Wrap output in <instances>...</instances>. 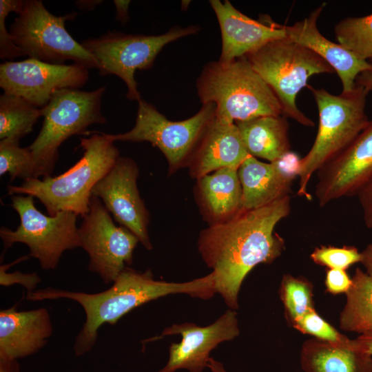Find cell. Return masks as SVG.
<instances>
[{
  "mask_svg": "<svg viewBox=\"0 0 372 372\" xmlns=\"http://www.w3.org/2000/svg\"><path fill=\"white\" fill-rule=\"evenodd\" d=\"M101 0H80L75 2V5L81 10H91L101 3Z\"/></svg>",
  "mask_w": 372,
  "mask_h": 372,
  "instance_id": "42",
  "label": "cell"
},
{
  "mask_svg": "<svg viewBox=\"0 0 372 372\" xmlns=\"http://www.w3.org/2000/svg\"><path fill=\"white\" fill-rule=\"evenodd\" d=\"M77 13L55 16L39 0H25L10 28L14 44L25 56L52 64L67 61L99 69L94 57L69 34L65 23Z\"/></svg>",
  "mask_w": 372,
  "mask_h": 372,
  "instance_id": "8",
  "label": "cell"
},
{
  "mask_svg": "<svg viewBox=\"0 0 372 372\" xmlns=\"http://www.w3.org/2000/svg\"><path fill=\"white\" fill-rule=\"evenodd\" d=\"M222 37L220 61L246 56L269 41L286 37L280 24L268 15L254 20L238 10L230 1L211 0Z\"/></svg>",
  "mask_w": 372,
  "mask_h": 372,
  "instance_id": "17",
  "label": "cell"
},
{
  "mask_svg": "<svg viewBox=\"0 0 372 372\" xmlns=\"http://www.w3.org/2000/svg\"><path fill=\"white\" fill-rule=\"evenodd\" d=\"M216 293L212 272L185 282L157 280L150 269L137 271L126 267L108 289L88 293L47 287L26 295L30 301L70 299L83 309L85 322L74 343L76 356H81L94 347L100 327L105 323L114 325L132 309L169 294L186 293L194 298L209 299Z\"/></svg>",
  "mask_w": 372,
  "mask_h": 372,
  "instance_id": "2",
  "label": "cell"
},
{
  "mask_svg": "<svg viewBox=\"0 0 372 372\" xmlns=\"http://www.w3.org/2000/svg\"><path fill=\"white\" fill-rule=\"evenodd\" d=\"M356 85L364 87L368 92L372 91V70L359 74L356 79Z\"/></svg>",
  "mask_w": 372,
  "mask_h": 372,
  "instance_id": "41",
  "label": "cell"
},
{
  "mask_svg": "<svg viewBox=\"0 0 372 372\" xmlns=\"http://www.w3.org/2000/svg\"><path fill=\"white\" fill-rule=\"evenodd\" d=\"M53 333L47 309L17 311L16 305L0 311V358L18 360L39 351Z\"/></svg>",
  "mask_w": 372,
  "mask_h": 372,
  "instance_id": "19",
  "label": "cell"
},
{
  "mask_svg": "<svg viewBox=\"0 0 372 372\" xmlns=\"http://www.w3.org/2000/svg\"><path fill=\"white\" fill-rule=\"evenodd\" d=\"M279 293L284 304L286 319L292 327L306 313L314 308L313 285L303 277L296 278L285 274Z\"/></svg>",
  "mask_w": 372,
  "mask_h": 372,
  "instance_id": "28",
  "label": "cell"
},
{
  "mask_svg": "<svg viewBox=\"0 0 372 372\" xmlns=\"http://www.w3.org/2000/svg\"><path fill=\"white\" fill-rule=\"evenodd\" d=\"M82 247L88 254V269L105 284L114 282L130 265L139 241L127 228L116 226L103 202L92 196L90 210L78 228Z\"/></svg>",
  "mask_w": 372,
  "mask_h": 372,
  "instance_id": "12",
  "label": "cell"
},
{
  "mask_svg": "<svg viewBox=\"0 0 372 372\" xmlns=\"http://www.w3.org/2000/svg\"><path fill=\"white\" fill-rule=\"evenodd\" d=\"M138 103L134 127L125 133L108 134L110 138L114 142H149L165 155L169 174L187 167L200 140L215 118V104H203L193 116L172 121L142 99Z\"/></svg>",
  "mask_w": 372,
  "mask_h": 372,
  "instance_id": "10",
  "label": "cell"
},
{
  "mask_svg": "<svg viewBox=\"0 0 372 372\" xmlns=\"http://www.w3.org/2000/svg\"><path fill=\"white\" fill-rule=\"evenodd\" d=\"M345 293L346 304L340 316V327L360 334L372 331V275L357 268Z\"/></svg>",
  "mask_w": 372,
  "mask_h": 372,
  "instance_id": "25",
  "label": "cell"
},
{
  "mask_svg": "<svg viewBox=\"0 0 372 372\" xmlns=\"http://www.w3.org/2000/svg\"><path fill=\"white\" fill-rule=\"evenodd\" d=\"M105 87L93 91L65 88L56 91L42 110L41 130L28 146L35 163L36 178L51 176L61 145L74 135L87 134L93 124H105L101 112Z\"/></svg>",
  "mask_w": 372,
  "mask_h": 372,
  "instance_id": "7",
  "label": "cell"
},
{
  "mask_svg": "<svg viewBox=\"0 0 372 372\" xmlns=\"http://www.w3.org/2000/svg\"><path fill=\"white\" fill-rule=\"evenodd\" d=\"M23 0H0V58L14 59L25 56L22 50L14 43L6 27V19L10 12L19 14L24 4Z\"/></svg>",
  "mask_w": 372,
  "mask_h": 372,
  "instance_id": "32",
  "label": "cell"
},
{
  "mask_svg": "<svg viewBox=\"0 0 372 372\" xmlns=\"http://www.w3.org/2000/svg\"><path fill=\"white\" fill-rule=\"evenodd\" d=\"M249 155L274 162L291 151L289 124L282 115L262 116L235 123Z\"/></svg>",
  "mask_w": 372,
  "mask_h": 372,
  "instance_id": "24",
  "label": "cell"
},
{
  "mask_svg": "<svg viewBox=\"0 0 372 372\" xmlns=\"http://www.w3.org/2000/svg\"><path fill=\"white\" fill-rule=\"evenodd\" d=\"M249 156L236 124L215 117L200 140L187 167L190 176L198 179L221 168L238 169Z\"/></svg>",
  "mask_w": 372,
  "mask_h": 372,
  "instance_id": "20",
  "label": "cell"
},
{
  "mask_svg": "<svg viewBox=\"0 0 372 372\" xmlns=\"http://www.w3.org/2000/svg\"><path fill=\"white\" fill-rule=\"evenodd\" d=\"M242 187V210L267 205L289 195L291 180L284 177L272 163L249 156L238 169Z\"/></svg>",
  "mask_w": 372,
  "mask_h": 372,
  "instance_id": "23",
  "label": "cell"
},
{
  "mask_svg": "<svg viewBox=\"0 0 372 372\" xmlns=\"http://www.w3.org/2000/svg\"><path fill=\"white\" fill-rule=\"evenodd\" d=\"M300 364L304 372H372V356L350 339L341 343L307 340L302 346Z\"/></svg>",
  "mask_w": 372,
  "mask_h": 372,
  "instance_id": "22",
  "label": "cell"
},
{
  "mask_svg": "<svg viewBox=\"0 0 372 372\" xmlns=\"http://www.w3.org/2000/svg\"><path fill=\"white\" fill-rule=\"evenodd\" d=\"M207 367L209 368L212 372H227L220 362L212 358H209L207 362Z\"/></svg>",
  "mask_w": 372,
  "mask_h": 372,
  "instance_id": "43",
  "label": "cell"
},
{
  "mask_svg": "<svg viewBox=\"0 0 372 372\" xmlns=\"http://www.w3.org/2000/svg\"><path fill=\"white\" fill-rule=\"evenodd\" d=\"M199 30L198 26L189 25L175 26L159 35L110 31L98 38L86 39L81 45L98 62L99 74L121 78L127 87V98L138 102L141 97L134 78L135 72L151 68L156 56L167 44Z\"/></svg>",
  "mask_w": 372,
  "mask_h": 372,
  "instance_id": "11",
  "label": "cell"
},
{
  "mask_svg": "<svg viewBox=\"0 0 372 372\" xmlns=\"http://www.w3.org/2000/svg\"><path fill=\"white\" fill-rule=\"evenodd\" d=\"M316 173L315 194L320 207L357 196L372 178V120L344 151Z\"/></svg>",
  "mask_w": 372,
  "mask_h": 372,
  "instance_id": "15",
  "label": "cell"
},
{
  "mask_svg": "<svg viewBox=\"0 0 372 372\" xmlns=\"http://www.w3.org/2000/svg\"><path fill=\"white\" fill-rule=\"evenodd\" d=\"M324 284L327 291L330 293H346L351 286L352 279L346 270L328 269Z\"/></svg>",
  "mask_w": 372,
  "mask_h": 372,
  "instance_id": "34",
  "label": "cell"
},
{
  "mask_svg": "<svg viewBox=\"0 0 372 372\" xmlns=\"http://www.w3.org/2000/svg\"><path fill=\"white\" fill-rule=\"evenodd\" d=\"M317 105L319 116L316 139L300 161L297 194L311 200L307 186L313 173L344 151L366 127L365 112L368 92L357 85L351 91L335 95L324 88L307 85Z\"/></svg>",
  "mask_w": 372,
  "mask_h": 372,
  "instance_id": "5",
  "label": "cell"
},
{
  "mask_svg": "<svg viewBox=\"0 0 372 372\" xmlns=\"http://www.w3.org/2000/svg\"><path fill=\"white\" fill-rule=\"evenodd\" d=\"M310 258L317 265L328 269L347 270L350 266L361 262V252L353 246H320L316 247Z\"/></svg>",
  "mask_w": 372,
  "mask_h": 372,
  "instance_id": "30",
  "label": "cell"
},
{
  "mask_svg": "<svg viewBox=\"0 0 372 372\" xmlns=\"http://www.w3.org/2000/svg\"><path fill=\"white\" fill-rule=\"evenodd\" d=\"M300 161L298 156L290 151L272 163L284 177L293 181L298 176Z\"/></svg>",
  "mask_w": 372,
  "mask_h": 372,
  "instance_id": "35",
  "label": "cell"
},
{
  "mask_svg": "<svg viewBox=\"0 0 372 372\" xmlns=\"http://www.w3.org/2000/svg\"><path fill=\"white\" fill-rule=\"evenodd\" d=\"M194 196L209 226L230 220L242 211L238 169L221 168L196 179Z\"/></svg>",
  "mask_w": 372,
  "mask_h": 372,
  "instance_id": "21",
  "label": "cell"
},
{
  "mask_svg": "<svg viewBox=\"0 0 372 372\" xmlns=\"http://www.w3.org/2000/svg\"><path fill=\"white\" fill-rule=\"evenodd\" d=\"M246 59L271 89L281 107L282 114L306 127L314 123L297 106L296 98L309 78L333 69L310 49L287 37L269 41Z\"/></svg>",
  "mask_w": 372,
  "mask_h": 372,
  "instance_id": "6",
  "label": "cell"
},
{
  "mask_svg": "<svg viewBox=\"0 0 372 372\" xmlns=\"http://www.w3.org/2000/svg\"><path fill=\"white\" fill-rule=\"evenodd\" d=\"M324 7L325 3H322L302 20L291 25H280V27L288 39L310 49L324 60L339 76L342 92H348L356 87L359 74L372 70V63L360 59L340 44L321 34L317 22Z\"/></svg>",
  "mask_w": 372,
  "mask_h": 372,
  "instance_id": "18",
  "label": "cell"
},
{
  "mask_svg": "<svg viewBox=\"0 0 372 372\" xmlns=\"http://www.w3.org/2000/svg\"><path fill=\"white\" fill-rule=\"evenodd\" d=\"M239 333L237 313L231 309L207 327L189 322L172 324L163 330L161 336L178 334L182 340L170 345L168 361L157 372L179 369L203 372L207 367L210 352L220 343L232 340Z\"/></svg>",
  "mask_w": 372,
  "mask_h": 372,
  "instance_id": "16",
  "label": "cell"
},
{
  "mask_svg": "<svg viewBox=\"0 0 372 372\" xmlns=\"http://www.w3.org/2000/svg\"><path fill=\"white\" fill-rule=\"evenodd\" d=\"M362 210L366 226L372 228V178L362 187L357 194Z\"/></svg>",
  "mask_w": 372,
  "mask_h": 372,
  "instance_id": "36",
  "label": "cell"
},
{
  "mask_svg": "<svg viewBox=\"0 0 372 372\" xmlns=\"http://www.w3.org/2000/svg\"><path fill=\"white\" fill-rule=\"evenodd\" d=\"M0 372H20L17 360L0 358Z\"/></svg>",
  "mask_w": 372,
  "mask_h": 372,
  "instance_id": "40",
  "label": "cell"
},
{
  "mask_svg": "<svg viewBox=\"0 0 372 372\" xmlns=\"http://www.w3.org/2000/svg\"><path fill=\"white\" fill-rule=\"evenodd\" d=\"M196 89L201 103H214L215 117L223 122L282 115L276 95L245 56L207 63Z\"/></svg>",
  "mask_w": 372,
  "mask_h": 372,
  "instance_id": "4",
  "label": "cell"
},
{
  "mask_svg": "<svg viewBox=\"0 0 372 372\" xmlns=\"http://www.w3.org/2000/svg\"><path fill=\"white\" fill-rule=\"evenodd\" d=\"M81 158L65 172L8 185L10 196L21 194L37 198L50 216L62 211H72L83 218L90 210L92 190L120 157L119 150L108 134L97 133L81 138Z\"/></svg>",
  "mask_w": 372,
  "mask_h": 372,
  "instance_id": "3",
  "label": "cell"
},
{
  "mask_svg": "<svg viewBox=\"0 0 372 372\" xmlns=\"http://www.w3.org/2000/svg\"><path fill=\"white\" fill-rule=\"evenodd\" d=\"M11 201L20 224L14 231L1 227L5 250L14 243H23L29 248V256L37 259L41 269L53 270L64 251L81 247L76 214L62 211L54 216L45 215L35 207L34 197L28 195H12Z\"/></svg>",
  "mask_w": 372,
  "mask_h": 372,
  "instance_id": "9",
  "label": "cell"
},
{
  "mask_svg": "<svg viewBox=\"0 0 372 372\" xmlns=\"http://www.w3.org/2000/svg\"><path fill=\"white\" fill-rule=\"evenodd\" d=\"M29 257V255L23 256L10 264L1 265L0 267V285L9 287L13 284H19L25 288L27 294L34 291L37 285L41 281L37 273H25L19 271L12 273L6 272L10 267L25 260Z\"/></svg>",
  "mask_w": 372,
  "mask_h": 372,
  "instance_id": "33",
  "label": "cell"
},
{
  "mask_svg": "<svg viewBox=\"0 0 372 372\" xmlns=\"http://www.w3.org/2000/svg\"><path fill=\"white\" fill-rule=\"evenodd\" d=\"M138 176L136 162L120 156L94 186L92 196L99 198L114 220L136 235L145 248L150 250L149 214L139 194Z\"/></svg>",
  "mask_w": 372,
  "mask_h": 372,
  "instance_id": "14",
  "label": "cell"
},
{
  "mask_svg": "<svg viewBox=\"0 0 372 372\" xmlns=\"http://www.w3.org/2000/svg\"><path fill=\"white\" fill-rule=\"evenodd\" d=\"M370 63H372V59H371L370 60Z\"/></svg>",
  "mask_w": 372,
  "mask_h": 372,
  "instance_id": "44",
  "label": "cell"
},
{
  "mask_svg": "<svg viewBox=\"0 0 372 372\" xmlns=\"http://www.w3.org/2000/svg\"><path fill=\"white\" fill-rule=\"evenodd\" d=\"M338 43L358 58L372 59V14L361 17H347L334 27Z\"/></svg>",
  "mask_w": 372,
  "mask_h": 372,
  "instance_id": "27",
  "label": "cell"
},
{
  "mask_svg": "<svg viewBox=\"0 0 372 372\" xmlns=\"http://www.w3.org/2000/svg\"><path fill=\"white\" fill-rule=\"evenodd\" d=\"M19 142L0 140V176L8 174L10 182L16 178L23 181L36 178L33 155L28 147H20Z\"/></svg>",
  "mask_w": 372,
  "mask_h": 372,
  "instance_id": "29",
  "label": "cell"
},
{
  "mask_svg": "<svg viewBox=\"0 0 372 372\" xmlns=\"http://www.w3.org/2000/svg\"><path fill=\"white\" fill-rule=\"evenodd\" d=\"M114 3L116 10V19L122 24H125L129 20L128 8L130 1L114 0Z\"/></svg>",
  "mask_w": 372,
  "mask_h": 372,
  "instance_id": "38",
  "label": "cell"
},
{
  "mask_svg": "<svg viewBox=\"0 0 372 372\" xmlns=\"http://www.w3.org/2000/svg\"><path fill=\"white\" fill-rule=\"evenodd\" d=\"M293 327L302 333L329 342L341 343L349 339L318 315L314 308L300 318Z\"/></svg>",
  "mask_w": 372,
  "mask_h": 372,
  "instance_id": "31",
  "label": "cell"
},
{
  "mask_svg": "<svg viewBox=\"0 0 372 372\" xmlns=\"http://www.w3.org/2000/svg\"><path fill=\"white\" fill-rule=\"evenodd\" d=\"M352 342L355 347L372 356V331L360 334Z\"/></svg>",
  "mask_w": 372,
  "mask_h": 372,
  "instance_id": "37",
  "label": "cell"
},
{
  "mask_svg": "<svg viewBox=\"0 0 372 372\" xmlns=\"http://www.w3.org/2000/svg\"><path fill=\"white\" fill-rule=\"evenodd\" d=\"M366 272L372 275V243L368 245L361 252V262Z\"/></svg>",
  "mask_w": 372,
  "mask_h": 372,
  "instance_id": "39",
  "label": "cell"
},
{
  "mask_svg": "<svg viewBox=\"0 0 372 372\" xmlns=\"http://www.w3.org/2000/svg\"><path fill=\"white\" fill-rule=\"evenodd\" d=\"M290 211L288 195L201 231L198 251L212 269L216 293L229 309L238 308V293L249 271L259 264H271L285 249L284 239L274 229Z\"/></svg>",
  "mask_w": 372,
  "mask_h": 372,
  "instance_id": "1",
  "label": "cell"
},
{
  "mask_svg": "<svg viewBox=\"0 0 372 372\" xmlns=\"http://www.w3.org/2000/svg\"><path fill=\"white\" fill-rule=\"evenodd\" d=\"M42 110L22 97L4 93L0 96V140L20 141L30 133Z\"/></svg>",
  "mask_w": 372,
  "mask_h": 372,
  "instance_id": "26",
  "label": "cell"
},
{
  "mask_svg": "<svg viewBox=\"0 0 372 372\" xmlns=\"http://www.w3.org/2000/svg\"><path fill=\"white\" fill-rule=\"evenodd\" d=\"M89 78L88 68L78 63L52 64L29 58L0 65V87L39 108L49 103L57 90L83 87Z\"/></svg>",
  "mask_w": 372,
  "mask_h": 372,
  "instance_id": "13",
  "label": "cell"
}]
</instances>
